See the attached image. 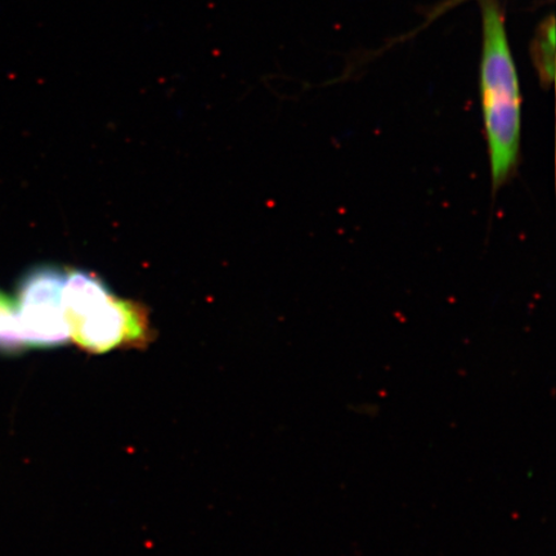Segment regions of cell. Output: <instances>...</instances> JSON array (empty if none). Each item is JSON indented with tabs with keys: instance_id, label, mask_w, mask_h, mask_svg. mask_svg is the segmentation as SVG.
Returning <instances> with one entry per match:
<instances>
[{
	"instance_id": "3957f363",
	"label": "cell",
	"mask_w": 556,
	"mask_h": 556,
	"mask_svg": "<svg viewBox=\"0 0 556 556\" xmlns=\"http://www.w3.org/2000/svg\"><path fill=\"white\" fill-rule=\"evenodd\" d=\"M65 278L66 273L53 266L33 268L21 278L16 304L21 337L26 346H59L70 339L62 301Z\"/></svg>"
},
{
	"instance_id": "277c9868",
	"label": "cell",
	"mask_w": 556,
	"mask_h": 556,
	"mask_svg": "<svg viewBox=\"0 0 556 556\" xmlns=\"http://www.w3.org/2000/svg\"><path fill=\"white\" fill-rule=\"evenodd\" d=\"M25 348L20 331L16 299L0 290V351L12 353Z\"/></svg>"
},
{
	"instance_id": "5b68a950",
	"label": "cell",
	"mask_w": 556,
	"mask_h": 556,
	"mask_svg": "<svg viewBox=\"0 0 556 556\" xmlns=\"http://www.w3.org/2000/svg\"><path fill=\"white\" fill-rule=\"evenodd\" d=\"M554 23L551 21L546 24V29L540 34L536 53L539 73L541 79L546 83H552L554 79V54L546 52L548 47L554 46Z\"/></svg>"
},
{
	"instance_id": "7a4b0ae2",
	"label": "cell",
	"mask_w": 556,
	"mask_h": 556,
	"mask_svg": "<svg viewBox=\"0 0 556 556\" xmlns=\"http://www.w3.org/2000/svg\"><path fill=\"white\" fill-rule=\"evenodd\" d=\"M62 301L70 339L83 351L106 353L143 346L151 340L150 319L142 305L117 298L94 274L67 270Z\"/></svg>"
},
{
	"instance_id": "6da1fadb",
	"label": "cell",
	"mask_w": 556,
	"mask_h": 556,
	"mask_svg": "<svg viewBox=\"0 0 556 556\" xmlns=\"http://www.w3.org/2000/svg\"><path fill=\"white\" fill-rule=\"evenodd\" d=\"M481 66V101L493 192L516 174L520 156L521 99L516 66L507 45L504 21L486 0Z\"/></svg>"
}]
</instances>
